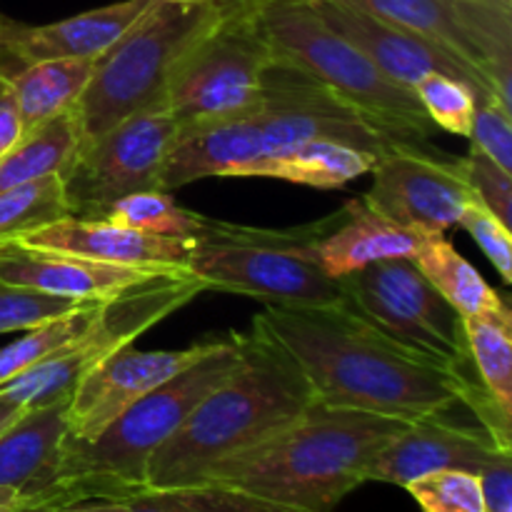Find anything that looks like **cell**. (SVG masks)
<instances>
[{"label":"cell","instance_id":"1","mask_svg":"<svg viewBox=\"0 0 512 512\" xmlns=\"http://www.w3.org/2000/svg\"><path fill=\"white\" fill-rule=\"evenodd\" d=\"M253 325L298 363L315 403L368 410L408 423L465 405L480 428L512 453V418L495 408L473 373H455L413 358L345 303L318 308L265 305Z\"/></svg>","mask_w":512,"mask_h":512},{"label":"cell","instance_id":"2","mask_svg":"<svg viewBox=\"0 0 512 512\" xmlns=\"http://www.w3.org/2000/svg\"><path fill=\"white\" fill-rule=\"evenodd\" d=\"M243 363L210 390L170 435L148 468V490L198 485L220 463L278 435L315 403L293 358L250 323Z\"/></svg>","mask_w":512,"mask_h":512},{"label":"cell","instance_id":"3","mask_svg":"<svg viewBox=\"0 0 512 512\" xmlns=\"http://www.w3.org/2000/svg\"><path fill=\"white\" fill-rule=\"evenodd\" d=\"M408 420L313 403L295 423L220 463L203 483L233 485L298 512H330L368 483L385 445Z\"/></svg>","mask_w":512,"mask_h":512},{"label":"cell","instance_id":"4","mask_svg":"<svg viewBox=\"0 0 512 512\" xmlns=\"http://www.w3.org/2000/svg\"><path fill=\"white\" fill-rule=\"evenodd\" d=\"M243 333L215 340L190 368L143 395L93 440L65 435L58 468L33 512L85 500H125L148 490V468L160 445L175 435L195 405L243 363Z\"/></svg>","mask_w":512,"mask_h":512},{"label":"cell","instance_id":"5","mask_svg":"<svg viewBox=\"0 0 512 512\" xmlns=\"http://www.w3.org/2000/svg\"><path fill=\"white\" fill-rule=\"evenodd\" d=\"M248 13L280 63L318 80L395 145L428 150L435 125L415 90L380 73L308 0H258Z\"/></svg>","mask_w":512,"mask_h":512},{"label":"cell","instance_id":"6","mask_svg":"<svg viewBox=\"0 0 512 512\" xmlns=\"http://www.w3.org/2000/svg\"><path fill=\"white\" fill-rule=\"evenodd\" d=\"M328 220L290 230L200 220L190 238L185 270L208 290L245 295L278 308H318L343 303L340 280L318 263L315 243Z\"/></svg>","mask_w":512,"mask_h":512},{"label":"cell","instance_id":"7","mask_svg":"<svg viewBox=\"0 0 512 512\" xmlns=\"http://www.w3.org/2000/svg\"><path fill=\"white\" fill-rule=\"evenodd\" d=\"M218 18L210 0L195 5L150 0L123 38L95 58L88 85L75 103L80 143L140 110L165 105L173 65Z\"/></svg>","mask_w":512,"mask_h":512},{"label":"cell","instance_id":"8","mask_svg":"<svg viewBox=\"0 0 512 512\" xmlns=\"http://www.w3.org/2000/svg\"><path fill=\"white\" fill-rule=\"evenodd\" d=\"M343 303L370 328L425 363L470 375L463 315L433 288L413 258L380 260L340 278Z\"/></svg>","mask_w":512,"mask_h":512},{"label":"cell","instance_id":"9","mask_svg":"<svg viewBox=\"0 0 512 512\" xmlns=\"http://www.w3.org/2000/svg\"><path fill=\"white\" fill-rule=\"evenodd\" d=\"M205 285L188 273H165L105 300L93 323L53 358L0 385V398L23 408L68 400L83 375L115 350L135 343L145 330L193 303Z\"/></svg>","mask_w":512,"mask_h":512},{"label":"cell","instance_id":"10","mask_svg":"<svg viewBox=\"0 0 512 512\" xmlns=\"http://www.w3.org/2000/svg\"><path fill=\"white\" fill-rule=\"evenodd\" d=\"M275 53L248 10L220 15L173 65L165 108L178 125L228 118L258 105Z\"/></svg>","mask_w":512,"mask_h":512},{"label":"cell","instance_id":"11","mask_svg":"<svg viewBox=\"0 0 512 512\" xmlns=\"http://www.w3.org/2000/svg\"><path fill=\"white\" fill-rule=\"evenodd\" d=\"M175 135L178 120L165 105H158L80 143L70 165L60 173L70 215L100 218L115 200L160 188Z\"/></svg>","mask_w":512,"mask_h":512},{"label":"cell","instance_id":"12","mask_svg":"<svg viewBox=\"0 0 512 512\" xmlns=\"http://www.w3.org/2000/svg\"><path fill=\"white\" fill-rule=\"evenodd\" d=\"M443 45L512 108V0H343Z\"/></svg>","mask_w":512,"mask_h":512},{"label":"cell","instance_id":"13","mask_svg":"<svg viewBox=\"0 0 512 512\" xmlns=\"http://www.w3.org/2000/svg\"><path fill=\"white\" fill-rule=\"evenodd\" d=\"M253 113L263 143L260 158L288 153L310 140H335L373 155L395 148L393 140L385 138L358 110L335 98L318 80L280 63L278 58L265 73L263 95Z\"/></svg>","mask_w":512,"mask_h":512},{"label":"cell","instance_id":"14","mask_svg":"<svg viewBox=\"0 0 512 512\" xmlns=\"http://www.w3.org/2000/svg\"><path fill=\"white\" fill-rule=\"evenodd\" d=\"M373 185L363 195L365 208L393 223L428 233L458 228L465 208L475 198L458 160L433 158L428 150H385L370 168Z\"/></svg>","mask_w":512,"mask_h":512},{"label":"cell","instance_id":"15","mask_svg":"<svg viewBox=\"0 0 512 512\" xmlns=\"http://www.w3.org/2000/svg\"><path fill=\"white\" fill-rule=\"evenodd\" d=\"M213 345L215 340H203L180 350H138L130 343L110 353L70 393L68 438L93 440L128 405L183 373Z\"/></svg>","mask_w":512,"mask_h":512},{"label":"cell","instance_id":"16","mask_svg":"<svg viewBox=\"0 0 512 512\" xmlns=\"http://www.w3.org/2000/svg\"><path fill=\"white\" fill-rule=\"evenodd\" d=\"M308 3L330 28L338 30L360 53L368 55L375 68L388 75L393 83L413 90L428 73H445L473 85L480 95L495 98L488 80L443 45L398 28L383 18H375L343 0H308Z\"/></svg>","mask_w":512,"mask_h":512},{"label":"cell","instance_id":"17","mask_svg":"<svg viewBox=\"0 0 512 512\" xmlns=\"http://www.w3.org/2000/svg\"><path fill=\"white\" fill-rule=\"evenodd\" d=\"M503 455H512L500 448L485 428H465L453 423L448 413L428 415L413 420L395 435L383 453L375 458L368 473V483H390L405 488L423 475L438 470H468L480 473Z\"/></svg>","mask_w":512,"mask_h":512},{"label":"cell","instance_id":"18","mask_svg":"<svg viewBox=\"0 0 512 512\" xmlns=\"http://www.w3.org/2000/svg\"><path fill=\"white\" fill-rule=\"evenodd\" d=\"M165 273H183V270L128 268V265L98 263L55 250L25 248L15 240L0 243V283L75 300V303H103L123 290L148 283Z\"/></svg>","mask_w":512,"mask_h":512},{"label":"cell","instance_id":"19","mask_svg":"<svg viewBox=\"0 0 512 512\" xmlns=\"http://www.w3.org/2000/svg\"><path fill=\"white\" fill-rule=\"evenodd\" d=\"M15 243L25 245V248L78 255L85 260H98V263L188 273L185 263H188L190 240L140 233V230L123 228L105 218L68 215V218L53 220V223L20 235L15 238Z\"/></svg>","mask_w":512,"mask_h":512},{"label":"cell","instance_id":"20","mask_svg":"<svg viewBox=\"0 0 512 512\" xmlns=\"http://www.w3.org/2000/svg\"><path fill=\"white\" fill-rule=\"evenodd\" d=\"M150 0H120L48 25H25L5 18L0 55L15 65L38 60H95L113 48L145 13Z\"/></svg>","mask_w":512,"mask_h":512},{"label":"cell","instance_id":"21","mask_svg":"<svg viewBox=\"0 0 512 512\" xmlns=\"http://www.w3.org/2000/svg\"><path fill=\"white\" fill-rule=\"evenodd\" d=\"M253 108L228 118L178 125L160 188L173 193L203 178H243L245 170L263 155Z\"/></svg>","mask_w":512,"mask_h":512},{"label":"cell","instance_id":"22","mask_svg":"<svg viewBox=\"0 0 512 512\" xmlns=\"http://www.w3.org/2000/svg\"><path fill=\"white\" fill-rule=\"evenodd\" d=\"M428 235V230L408 228L373 213L363 200H350L318 238L315 255L320 268L340 280L380 260L415 258Z\"/></svg>","mask_w":512,"mask_h":512},{"label":"cell","instance_id":"23","mask_svg":"<svg viewBox=\"0 0 512 512\" xmlns=\"http://www.w3.org/2000/svg\"><path fill=\"white\" fill-rule=\"evenodd\" d=\"M68 435V400L25 408L0 433V488L18 490L33 512L58 468Z\"/></svg>","mask_w":512,"mask_h":512},{"label":"cell","instance_id":"24","mask_svg":"<svg viewBox=\"0 0 512 512\" xmlns=\"http://www.w3.org/2000/svg\"><path fill=\"white\" fill-rule=\"evenodd\" d=\"M8 73V83L18 100L23 135L53 120L63 110L75 108L88 85L95 60H38L15 65L0 55Z\"/></svg>","mask_w":512,"mask_h":512},{"label":"cell","instance_id":"25","mask_svg":"<svg viewBox=\"0 0 512 512\" xmlns=\"http://www.w3.org/2000/svg\"><path fill=\"white\" fill-rule=\"evenodd\" d=\"M378 155L363 148L335 143V140H310L288 153L260 158L245 170L243 178H273L308 188H343L360 175H368Z\"/></svg>","mask_w":512,"mask_h":512},{"label":"cell","instance_id":"26","mask_svg":"<svg viewBox=\"0 0 512 512\" xmlns=\"http://www.w3.org/2000/svg\"><path fill=\"white\" fill-rule=\"evenodd\" d=\"M420 273L433 283V288L458 310L463 318H503L512 315L503 295L485 283L473 263L455 250L445 233H430L423 248L415 255Z\"/></svg>","mask_w":512,"mask_h":512},{"label":"cell","instance_id":"27","mask_svg":"<svg viewBox=\"0 0 512 512\" xmlns=\"http://www.w3.org/2000/svg\"><path fill=\"white\" fill-rule=\"evenodd\" d=\"M80 145L75 108L63 110L40 128L25 133L8 153L0 155V193L60 175Z\"/></svg>","mask_w":512,"mask_h":512},{"label":"cell","instance_id":"28","mask_svg":"<svg viewBox=\"0 0 512 512\" xmlns=\"http://www.w3.org/2000/svg\"><path fill=\"white\" fill-rule=\"evenodd\" d=\"M463 333L475 380L495 408L512 418V315L463 318Z\"/></svg>","mask_w":512,"mask_h":512},{"label":"cell","instance_id":"29","mask_svg":"<svg viewBox=\"0 0 512 512\" xmlns=\"http://www.w3.org/2000/svg\"><path fill=\"white\" fill-rule=\"evenodd\" d=\"M125 512H298L220 483L145 490L123 500Z\"/></svg>","mask_w":512,"mask_h":512},{"label":"cell","instance_id":"30","mask_svg":"<svg viewBox=\"0 0 512 512\" xmlns=\"http://www.w3.org/2000/svg\"><path fill=\"white\" fill-rule=\"evenodd\" d=\"M103 303L78 305V308L68 310V313H60L55 318H48L43 323L33 325V328L23 330L20 338L3 345L0 348V385L18 378L20 373L35 368L43 360L53 358L65 345L73 343L93 323V318L98 315V308Z\"/></svg>","mask_w":512,"mask_h":512},{"label":"cell","instance_id":"31","mask_svg":"<svg viewBox=\"0 0 512 512\" xmlns=\"http://www.w3.org/2000/svg\"><path fill=\"white\" fill-rule=\"evenodd\" d=\"M100 218L123 225V228L140 230V233L190 240L198 233L203 215L183 208L170 190L153 188L115 200L113 205L105 208Z\"/></svg>","mask_w":512,"mask_h":512},{"label":"cell","instance_id":"32","mask_svg":"<svg viewBox=\"0 0 512 512\" xmlns=\"http://www.w3.org/2000/svg\"><path fill=\"white\" fill-rule=\"evenodd\" d=\"M68 215L70 210L65 203L60 175L5 190L0 193V243H8Z\"/></svg>","mask_w":512,"mask_h":512},{"label":"cell","instance_id":"33","mask_svg":"<svg viewBox=\"0 0 512 512\" xmlns=\"http://www.w3.org/2000/svg\"><path fill=\"white\" fill-rule=\"evenodd\" d=\"M413 90L435 128H443L460 138H470L478 98H488L465 80L445 73H428Z\"/></svg>","mask_w":512,"mask_h":512},{"label":"cell","instance_id":"34","mask_svg":"<svg viewBox=\"0 0 512 512\" xmlns=\"http://www.w3.org/2000/svg\"><path fill=\"white\" fill-rule=\"evenodd\" d=\"M423 512H485L478 473L438 470L405 485Z\"/></svg>","mask_w":512,"mask_h":512},{"label":"cell","instance_id":"35","mask_svg":"<svg viewBox=\"0 0 512 512\" xmlns=\"http://www.w3.org/2000/svg\"><path fill=\"white\" fill-rule=\"evenodd\" d=\"M78 305L83 303L0 283V335L23 333V330L33 328V325L43 323V320L78 308Z\"/></svg>","mask_w":512,"mask_h":512},{"label":"cell","instance_id":"36","mask_svg":"<svg viewBox=\"0 0 512 512\" xmlns=\"http://www.w3.org/2000/svg\"><path fill=\"white\" fill-rule=\"evenodd\" d=\"M475 198L512 230V173L498 168L488 155L470 145V153L458 160Z\"/></svg>","mask_w":512,"mask_h":512},{"label":"cell","instance_id":"37","mask_svg":"<svg viewBox=\"0 0 512 512\" xmlns=\"http://www.w3.org/2000/svg\"><path fill=\"white\" fill-rule=\"evenodd\" d=\"M470 143L498 168L512 173V108L498 98H478Z\"/></svg>","mask_w":512,"mask_h":512},{"label":"cell","instance_id":"38","mask_svg":"<svg viewBox=\"0 0 512 512\" xmlns=\"http://www.w3.org/2000/svg\"><path fill=\"white\" fill-rule=\"evenodd\" d=\"M460 228L468 230L473 235L475 243L480 245L493 268L503 278L505 285L512 283V230L508 225L500 223L480 200L465 208L463 218H460Z\"/></svg>","mask_w":512,"mask_h":512},{"label":"cell","instance_id":"39","mask_svg":"<svg viewBox=\"0 0 512 512\" xmlns=\"http://www.w3.org/2000/svg\"><path fill=\"white\" fill-rule=\"evenodd\" d=\"M478 475L485 512H512V455H503Z\"/></svg>","mask_w":512,"mask_h":512},{"label":"cell","instance_id":"40","mask_svg":"<svg viewBox=\"0 0 512 512\" xmlns=\"http://www.w3.org/2000/svg\"><path fill=\"white\" fill-rule=\"evenodd\" d=\"M23 138V123H20L18 100L8 83V73L0 60V155L8 153L18 140Z\"/></svg>","mask_w":512,"mask_h":512},{"label":"cell","instance_id":"41","mask_svg":"<svg viewBox=\"0 0 512 512\" xmlns=\"http://www.w3.org/2000/svg\"><path fill=\"white\" fill-rule=\"evenodd\" d=\"M50 512H125L123 500H85V503L63 505Z\"/></svg>","mask_w":512,"mask_h":512},{"label":"cell","instance_id":"42","mask_svg":"<svg viewBox=\"0 0 512 512\" xmlns=\"http://www.w3.org/2000/svg\"><path fill=\"white\" fill-rule=\"evenodd\" d=\"M0 512H28V505L18 490L0 488Z\"/></svg>","mask_w":512,"mask_h":512},{"label":"cell","instance_id":"43","mask_svg":"<svg viewBox=\"0 0 512 512\" xmlns=\"http://www.w3.org/2000/svg\"><path fill=\"white\" fill-rule=\"evenodd\" d=\"M23 410H25L23 405L13 403V400H8V398H0V433H3V430L8 428L13 420H18Z\"/></svg>","mask_w":512,"mask_h":512},{"label":"cell","instance_id":"44","mask_svg":"<svg viewBox=\"0 0 512 512\" xmlns=\"http://www.w3.org/2000/svg\"><path fill=\"white\" fill-rule=\"evenodd\" d=\"M210 3L218 8L220 15H230V13H240V10H248L250 5L258 3V0H210Z\"/></svg>","mask_w":512,"mask_h":512},{"label":"cell","instance_id":"45","mask_svg":"<svg viewBox=\"0 0 512 512\" xmlns=\"http://www.w3.org/2000/svg\"><path fill=\"white\" fill-rule=\"evenodd\" d=\"M173 3H183V5H195V3H205V0H173Z\"/></svg>","mask_w":512,"mask_h":512},{"label":"cell","instance_id":"46","mask_svg":"<svg viewBox=\"0 0 512 512\" xmlns=\"http://www.w3.org/2000/svg\"><path fill=\"white\" fill-rule=\"evenodd\" d=\"M3 25H5V15L0 13V35H3Z\"/></svg>","mask_w":512,"mask_h":512}]
</instances>
